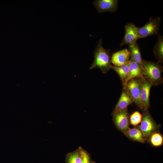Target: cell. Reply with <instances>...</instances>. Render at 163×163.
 <instances>
[{
  "label": "cell",
  "mask_w": 163,
  "mask_h": 163,
  "mask_svg": "<svg viewBox=\"0 0 163 163\" xmlns=\"http://www.w3.org/2000/svg\"><path fill=\"white\" fill-rule=\"evenodd\" d=\"M102 40H100L94 50V59L90 67V69L94 68L99 69L103 74H105L110 69L111 56L110 51L106 50L102 46Z\"/></svg>",
  "instance_id": "6da1fadb"
},
{
  "label": "cell",
  "mask_w": 163,
  "mask_h": 163,
  "mask_svg": "<svg viewBox=\"0 0 163 163\" xmlns=\"http://www.w3.org/2000/svg\"><path fill=\"white\" fill-rule=\"evenodd\" d=\"M141 68L144 78L152 86H158L163 82L162 67L154 62L142 60Z\"/></svg>",
  "instance_id": "7a4b0ae2"
},
{
  "label": "cell",
  "mask_w": 163,
  "mask_h": 163,
  "mask_svg": "<svg viewBox=\"0 0 163 163\" xmlns=\"http://www.w3.org/2000/svg\"><path fill=\"white\" fill-rule=\"evenodd\" d=\"M139 127L147 139L152 133L157 131L159 126L155 122L147 110L143 111L142 121Z\"/></svg>",
  "instance_id": "3957f363"
},
{
  "label": "cell",
  "mask_w": 163,
  "mask_h": 163,
  "mask_svg": "<svg viewBox=\"0 0 163 163\" xmlns=\"http://www.w3.org/2000/svg\"><path fill=\"white\" fill-rule=\"evenodd\" d=\"M161 19L160 17L152 18L145 25L139 28V39L155 35H158Z\"/></svg>",
  "instance_id": "277c9868"
},
{
  "label": "cell",
  "mask_w": 163,
  "mask_h": 163,
  "mask_svg": "<svg viewBox=\"0 0 163 163\" xmlns=\"http://www.w3.org/2000/svg\"><path fill=\"white\" fill-rule=\"evenodd\" d=\"M140 87L141 110H147L150 107L149 97L152 85L144 78H138Z\"/></svg>",
  "instance_id": "5b68a950"
},
{
  "label": "cell",
  "mask_w": 163,
  "mask_h": 163,
  "mask_svg": "<svg viewBox=\"0 0 163 163\" xmlns=\"http://www.w3.org/2000/svg\"><path fill=\"white\" fill-rule=\"evenodd\" d=\"M113 122L117 129L124 133L129 127V116L127 108L112 113Z\"/></svg>",
  "instance_id": "8992f818"
},
{
  "label": "cell",
  "mask_w": 163,
  "mask_h": 163,
  "mask_svg": "<svg viewBox=\"0 0 163 163\" xmlns=\"http://www.w3.org/2000/svg\"><path fill=\"white\" fill-rule=\"evenodd\" d=\"M123 88L126 89L133 102L141 110L140 87L138 78H133L129 80Z\"/></svg>",
  "instance_id": "52a82bcc"
},
{
  "label": "cell",
  "mask_w": 163,
  "mask_h": 163,
  "mask_svg": "<svg viewBox=\"0 0 163 163\" xmlns=\"http://www.w3.org/2000/svg\"><path fill=\"white\" fill-rule=\"evenodd\" d=\"M125 33L123 39L120 44V46L124 45L128 46L136 42L139 39L138 35L139 27L132 23H129L125 26Z\"/></svg>",
  "instance_id": "ba28073f"
},
{
  "label": "cell",
  "mask_w": 163,
  "mask_h": 163,
  "mask_svg": "<svg viewBox=\"0 0 163 163\" xmlns=\"http://www.w3.org/2000/svg\"><path fill=\"white\" fill-rule=\"evenodd\" d=\"M118 2L117 0H96L93 4L99 13L106 11L114 12L117 9Z\"/></svg>",
  "instance_id": "9c48e42d"
},
{
  "label": "cell",
  "mask_w": 163,
  "mask_h": 163,
  "mask_svg": "<svg viewBox=\"0 0 163 163\" xmlns=\"http://www.w3.org/2000/svg\"><path fill=\"white\" fill-rule=\"evenodd\" d=\"M130 57L129 50L125 49L112 54L111 58V62L115 66H121L128 63Z\"/></svg>",
  "instance_id": "30bf717a"
},
{
  "label": "cell",
  "mask_w": 163,
  "mask_h": 163,
  "mask_svg": "<svg viewBox=\"0 0 163 163\" xmlns=\"http://www.w3.org/2000/svg\"><path fill=\"white\" fill-rule=\"evenodd\" d=\"M133 102L128 93L125 89L123 88L120 96L112 113L127 108V107L132 104Z\"/></svg>",
  "instance_id": "8fae6325"
},
{
  "label": "cell",
  "mask_w": 163,
  "mask_h": 163,
  "mask_svg": "<svg viewBox=\"0 0 163 163\" xmlns=\"http://www.w3.org/2000/svg\"><path fill=\"white\" fill-rule=\"evenodd\" d=\"M129 75L126 84L129 80L132 78H144L142 68L130 58L129 61Z\"/></svg>",
  "instance_id": "7c38bea8"
},
{
  "label": "cell",
  "mask_w": 163,
  "mask_h": 163,
  "mask_svg": "<svg viewBox=\"0 0 163 163\" xmlns=\"http://www.w3.org/2000/svg\"><path fill=\"white\" fill-rule=\"evenodd\" d=\"M124 133L129 139L133 141L144 143L146 140L138 126L133 128H129Z\"/></svg>",
  "instance_id": "4fadbf2b"
},
{
  "label": "cell",
  "mask_w": 163,
  "mask_h": 163,
  "mask_svg": "<svg viewBox=\"0 0 163 163\" xmlns=\"http://www.w3.org/2000/svg\"><path fill=\"white\" fill-rule=\"evenodd\" d=\"M110 68L117 72L120 78L123 87L125 86L129 75V62L120 66L111 65Z\"/></svg>",
  "instance_id": "5bb4252c"
},
{
  "label": "cell",
  "mask_w": 163,
  "mask_h": 163,
  "mask_svg": "<svg viewBox=\"0 0 163 163\" xmlns=\"http://www.w3.org/2000/svg\"><path fill=\"white\" fill-rule=\"evenodd\" d=\"M129 49L130 54V59L137 63L141 68L142 60L138 45L136 42L129 45Z\"/></svg>",
  "instance_id": "9a60e30c"
},
{
  "label": "cell",
  "mask_w": 163,
  "mask_h": 163,
  "mask_svg": "<svg viewBox=\"0 0 163 163\" xmlns=\"http://www.w3.org/2000/svg\"><path fill=\"white\" fill-rule=\"evenodd\" d=\"M158 36V40L154 47L153 52L158 59L157 63L161 64L163 60V38L159 34Z\"/></svg>",
  "instance_id": "2e32d148"
},
{
  "label": "cell",
  "mask_w": 163,
  "mask_h": 163,
  "mask_svg": "<svg viewBox=\"0 0 163 163\" xmlns=\"http://www.w3.org/2000/svg\"><path fill=\"white\" fill-rule=\"evenodd\" d=\"M82 148L79 147L75 151L67 154L66 156V163H82Z\"/></svg>",
  "instance_id": "e0dca14e"
},
{
  "label": "cell",
  "mask_w": 163,
  "mask_h": 163,
  "mask_svg": "<svg viewBox=\"0 0 163 163\" xmlns=\"http://www.w3.org/2000/svg\"><path fill=\"white\" fill-rule=\"evenodd\" d=\"M148 139L151 144L154 147L161 146L163 143V136L157 131L152 133Z\"/></svg>",
  "instance_id": "ac0fdd59"
},
{
  "label": "cell",
  "mask_w": 163,
  "mask_h": 163,
  "mask_svg": "<svg viewBox=\"0 0 163 163\" xmlns=\"http://www.w3.org/2000/svg\"><path fill=\"white\" fill-rule=\"evenodd\" d=\"M142 120V114L138 111L133 112L129 116V122L131 125L135 126L141 123Z\"/></svg>",
  "instance_id": "d6986e66"
},
{
  "label": "cell",
  "mask_w": 163,
  "mask_h": 163,
  "mask_svg": "<svg viewBox=\"0 0 163 163\" xmlns=\"http://www.w3.org/2000/svg\"><path fill=\"white\" fill-rule=\"evenodd\" d=\"M82 163H92L90 155L85 150L82 148Z\"/></svg>",
  "instance_id": "ffe728a7"
},
{
  "label": "cell",
  "mask_w": 163,
  "mask_h": 163,
  "mask_svg": "<svg viewBox=\"0 0 163 163\" xmlns=\"http://www.w3.org/2000/svg\"><path fill=\"white\" fill-rule=\"evenodd\" d=\"M92 163H95L94 161H92Z\"/></svg>",
  "instance_id": "44dd1931"
}]
</instances>
